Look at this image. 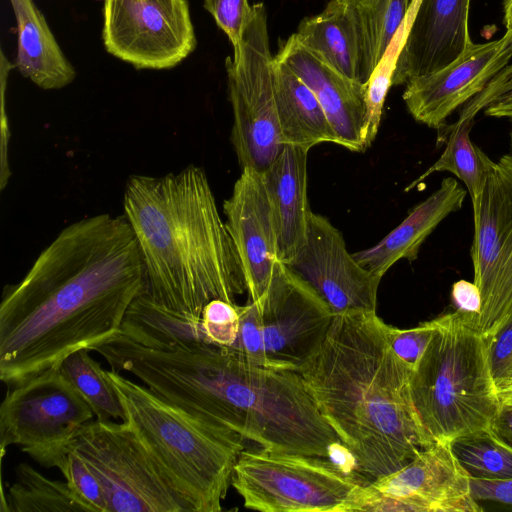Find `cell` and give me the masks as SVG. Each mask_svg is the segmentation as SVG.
Segmentation results:
<instances>
[{
    "label": "cell",
    "mask_w": 512,
    "mask_h": 512,
    "mask_svg": "<svg viewBox=\"0 0 512 512\" xmlns=\"http://www.w3.org/2000/svg\"><path fill=\"white\" fill-rule=\"evenodd\" d=\"M1 511L91 512L66 480L49 479L28 463H20L15 468V481L6 496L2 493Z\"/></svg>",
    "instance_id": "484cf974"
},
{
    "label": "cell",
    "mask_w": 512,
    "mask_h": 512,
    "mask_svg": "<svg viewBox=\"0 0 512 512\" xmlns=\"http://www.w3.org/2000/svg\"><path fill=\"white\" fill-rule=\"evenodd\" d=\"M481 512L450 443H434L399 470L362 485L349 512Z\"/></svg>",
    "instance_id": "5bb4252c"
},
{
    "label": "cell",
    "mask_w": 512,
    "mask_h": 512,
    "mask_svg": "<svg viewBox=\"0 0 512 512\" xmlns=\"http://www.w3.org/2000/svg\"><path fill=\"white\" fill-rule=\"evenodd\" d=\"M146 278L126 217L99 214L65 227L0 304V379L11 388L120 331Z\"/></svg>",
    "instance_id": "6da1fadb"
},
{
    "label": "cell",
    "mask_w": 512,
    "mask_h": 512,
    "mask_svg": "<svg viewBox=\"0 0 512 512\" xmlns=\"http://www.w3.org/2000/svg\"><path fill=\"white\" fill-rule=\"evenodd\" d=\"M204 7L228 36L233 47L236 46L252 14L248 0H204Z\"/></svg>",
    "instance_id": "d6a6232c"
},
{
    "label": "cell",
    "mask_w": 512,
    "mask_h": 512,
    "mask_svg": "<svg viewBox=\"0 0 512 512\" xmlns=\"http://www.w3.org/2000/svg\"><path fill=\"white\" fill-rule=\"evenodd\" d=\"M471 259L482 309L479 328L490 341L512 319V153L491 158L484 187L472 203Z\"/></svg>",
    "instance_id": "8fae6325"
},
{
    "label": "cell",
    "mask_w": 512,
    "mask_h": 512,
    "mask_svg": "<svg viewBox=\"0 0 512 512\" xmlns=\"http://www.w3.org/2000/svg\"><path fill=\"white\" fill-rule=\"evenodd\" d=\"M284 264L322 297L334 315L376 311L381 278L357 262L326 217L311 212L304 244Z\"/></svg>",
    "instance_id": "9a60e30c"
},
{
    "label": "cell",
    "mask_w": 512,
    "mask_h": 512,
    "mask_svg": "<svg viewBox=\"0 0 512 512\" xmlns=\"http://www.w3.org/2000/svg\"><path fill=\"white\" fill-rule=\"evenodd\" d=\"M274 88L284 144L310 150L320 143H335L329 120L311 88L275 57Z\"/></svg>",
    "instance_id": "cb8c5ba5"
},
{
    "label": "cell",
    "mask_w": 512,
    "mask_h": 512,
    "mask_svg": "<svg viewBox=\"0 0 512 512\" xmlns=\"http://www.w3.org/2000/svg\"><path fill=\"white\" fill-rule=\"evenodd\" d=\"M511 58L512 27L497 40L471 42L446 67L405 84L406 108L417 122L440 131L448 116L480 93Z\"/></svg>",
    "instance_id": "2e32d148"
},
{
    "label": "cell",
    "mask_w": 512,
    "mask_h": 512,
    "mask_svg": "<svg viewBox=\"0 0 512 512\" xmlns=\"http://www.w3.org/2000/svg\"><path fill=\"white\" fill-rule=\"evenodd\" d=\"M473 497L480 502H493L512 510V479L489 481L471 479Z\"/></svg>",
    "instance_id": "e575fe53"
},
{
    "label": "cell",
    "mask_w": 512,
    "mask_h": 512,
    "mask_svg": "<svg viewBox=\"0 0 512 512\" xmlns=\"http://www.w3.org/2000/svg\"><path fill=\"white\" fill-rule=\"evenodd\" d=\"M95 417L91 407L58 368L8 388L0 407V447L19 445L38 462L67 446Z\"/></svg>",
    "instance_id": "7c38bea8"
},
{
    "label": "cell",
    "mask_w": 512,
    "mask_h": 512,
    "mask_svg": "<svg viewBox=\"0 0 512 512\" xmlns=\"http://www.w3.org/2000/svg\"><path fill=\"white\" fill-rule=\"evenodd\" d=\"M67 447L96 476L106 512H194L126 422L93 419L75 432Z\"/></svg>",
    "instance_id": "ba28073f"
},
{
    "label": "cell",
    "mask_w": 512,
    "mask_h": 512,
    "mask_svg": "<svg viewBox=\"0 0 512 512\" xmlns=\"http://www.w3.org/2000/svg\"><path fill=\"white\" fill-rule=\"evenodd\" d=\"M469 8L470 0H415L392 85L434 73L461 55L472 42Z\"/></svg>",
    "instance_id": "ac0fdd59"
},
{
    "label": "cell",
    "mask_w": 512,
    "mask_h": 512,
    "mask_svg": "<svg viewBox=\"0 0 512 512\" xmlns=\"http://www.w3.org/2000/svg\"><path fill=\"white\" fill-rule=\"evenodd\" d=\"M510 148H511V153H512V131L510 132Z\"/></svg>",
    "instance_id": "ab89813d"
},
{
    "label": "cell",
    "mask_w": 512,
    "mask_h": 512,
    "mask_svg": "<svg viewBox=\"0 0 512 512\" xmlns=\"http://www.w3.org/2000/svg\"><path fill=\"white\" fill-rule=\"evenodd\" d=\"M39 464L46 468H58L73 492L91 512H106L105 497L96 476L69 447L52 451Z\"/></svg>",
    "instance_id": "f1b7e54d"
},
{
    "label": "cell",
    "mask_w": 512,
    "mask_h": 512,
    "mask_svg": "<svg viewBox=\"0 0 512 512\" xmlns=\"http://www.w3.org/2000/svg\"><path fill=\"white\" fill-rule=\"evenodd\" d=\"M223 212L243 268L249 301H258L279 262L277 227L263 174L243 169L223 203Z\"/></svg>",
    "instance_id": "e0dca14e"
},
{
    "label": "cell",
    "mask_w": 512,
    "mask_h": 512,
    "mask_svg": "<svg viewBox=\"0 0 512 512\" xmlns=\"http://www.w3.org/2000/svg\"><path fill=\"white\" fill-rule=\"evenodd\" d=\"M240 306L221 299L205 305L201 315V326L207 341L231 347L239 331Z\"/></svg>",
    "instance_id": "4dcf8cb0"
},
{
    "label": "cell",
    "mask_w": 512,
    "mask_h": 512,
    "mask_svg": "<svg viewBox=\"0 0 512 512\" xmlns=\"http://www.w3.org/2000/svg\"><path fill=\"white\" fill-rule=\"evenodd\" d=\"M233 50L225 64L233 110L231 142L241 169L263 174L284 146L275 98V56L263 3L252 5L250 20Z\"/></svg>",
    "instance_id": "30bf717a"
},
{
    "label": "cell",
    "mask_w": 512,
    "mask_h": 512,
    "mask_svg": "<svg viewBox=\"0 0 512 512\" xmlns=\"http://www.w3.org/2000/svg\"><path fill=\"white\" fill-rule=\"evenodd\" d=\"M309 150L291 144L263 173L278 233L279 261H290L306 240L311 210L307 195Z\"/></svg>",
    "instance_id": "7402d4cb"
},
{
    "label": "cell",
    "mask_w": 512,
    "mask_h": 512,
    "mask_svg": "<svg viewBox=\"0 0 512 512\" xmlns=\"http://www.w3.org/2000/svg\"><path fill=\"white\" fill-rule=\"evenodd\" d=\"M345 1L357 3V2H360L361 0H345Z\"/></svg>",
    "instance_id": "60d3db41"
},
{
    "label": "cell",
    "mask_w": 512,
    "mask_h": 512,
    "mask_svg": "<svg viewBox=\"0 0 512 512\" xmlns=\"http://www.w3.org/2000/svg\"><path fill=\"white\" fill-rule=\"evenodd\" d=\"M10 3L18 35L14 67L44 90L61 89L72 83L76 71L34 0H10Z\"/></svg>",
    "instance_id": "603a6c76"
},
{
    "label": "cell",
    "mask_w": 512,
    "mask_h": 512,
    "mask_svg": "<svg viewBox=\"0 0 512 512\" xmlns=\"http://www.w3.org/2000/svg\"><path fill=\"white\" fill-rule=\"evenodd\" d=\"M102 40L136 69L177 66L196 48L187 0H103Z\"/></svg>",
    "instance_id": "4fadbf2b"
},
{
    "label": "cell",
    "mask_w": 512,
    "mask_h": 512,
    "mask_svg": "<svg viewBox=\"0 0 512 512\" xmlns=\"http://www.w3.org/2000/svg\"><path fill=\"white\" fill-rule=\"evenodd\" d=\"M276 59L292 69L314 92L334 132L336 144L364 152L366 84L353 81L300 44L295 34L281 43Z\"/></svg>",
    "instance_id": "d6986e66"
},
{
    "label": "cell",
    "mask_w": 512,
    "mask_h": 512,
    "mask_svg": "<svg viewBox=\"0 0 512 512\" xmlns=\"http://www.w3.org/2000/svg\"><path fill=\"white\" fill-rule=\"evenodd\" d=\"M490 428L512 448V407L501 406Z\"/></svg>",
    "instance_id": "8d00e7d4"
},
{
    "label": "cell",
    "mask_w": 512,
    "mask_h": 512,
    "mask_svg": "<svg viewBox=\"0 0 512 512\" xmlns=\"http://www.w3.org/2000/svg\"><path fill=\"white\" fill-rule=\"evenodd\" d=\"M376 311L334 316L318 351L299 369L320 413L370 483L432 445L411 402V368L392 350Z\"/></svg>",
    "instance_id": "7a4b0ae2"
},
{
    "label": "cell",
    "mask_w": 512,
    "mask_h": 512,
    "mask_svg": "<svg viewBox=\"0 0 512 512\" xmlns=\"http://www.w3.org/2000/svg\"><path fill=\"white\" fill-rule=\"evenodd\" d=\"M239 311V331L231 347L260 365L295 371L318 351L335 316L322 297L281 261L264 295Z\"/></svg>",
    "instance_id": "52a82bcc"
},
{
    "label": "cell",
    "mask_w": 512,
    "mask_h": 512,
    "mask_svg": "<svg viewBox=\"0 0 512 512\" xmlns=\"http://www.w3.org/2000/svg\"><path fill=\"white\" fill-rule=\"evenodd\" d=\"M124 216L141 253L144 294L173 316L200 322L206 304H236L247 283L203 168L132 175L123 198Z\"/></svg>",
    "instance_id": "3957f363"
},
{
    "label": "cell",
    "mask_w": 512,
    "mask_h": 512,
    "mask_svg": "<svg viewBox=\"0 0 512 512\" xmlns=\"http://www.w3.org/2000/svg\"><path fill=\"white\" fill-rule=\"evenodd\" d=\"M436 322L409 377L416 418L432 444L490 428L501 407L478 315L455 309Z\"/></svg>",
    "instance_id": "8992f818"
},
{
    "label": "cell",
    "mask_w": 512,
    "mask_h": 512,
    "mask_svg": "<svg viewBox=\"0 0 512 512\" xmlns=\"http://www.w3.org/2000/svg\"><path fill=\"white\" fill-rule=\"evenodd\" d=\"M188 392L195 414L262 449L330 459L342 444L299 371L260 365L233 347L208 343Z\"/></svg>",
    "instance_id": "277c9868"
},
{
    "label": "cell",
    "mask_w": 512,
    "mask_h": 512,
    "mask_svg": "<svg viewBox=\"0 0 512 512\" xmlns=\"http://www.w3.org/2000/svg\"><path fill=\"white\" fill-rule=\"evenodd\" d=\"M126 422L166 472L194 512H219L245 439L234 430L191 413L144 384L106 370Z\"/></svg>",
    "instance_id": "5b68a950"
},
{
    "label": "cell",
    "mask_w": 512,
    "mask_h": 512,
    "mask_svg": "<svg viewBox=\"0 0 512 512\" xmlns=\"http://www.w3.org/2000/svg\"><path fill=\"white\" fill-rule=\"evenodd\" d=\"M489 357L496 383L512 369V319L490 341Z\"/></svg>",
    "instance_id": "836d02e7"
},
{
    "label": "cell",
    "mask_w": 512,
    "mask_h": 512,
    "mask_svg": "<svg viewBox=\"0 0 512 512\" xmlns=\"http://www.w3.org/2000/svg\"><path fill=\"white\" fill-rule=\"evenodd\" d=\"M302 46L343 76L367 84L374 65L357 3L330 0L304 18L295 33Z\"/></svg>",
    "instance_id": "ffe728a7"
},
{
    "label": "cell",
    "mask_w": 512,
    "mask_h": 512,
    "mask_svg": "<svg viewBox=\"0 0 512 512\" xmlns=\"http://www.w3.org/2000/svg\"><path fill=\"white\" fill-rule=\"evenodd\" d=\"M451 299L456 310L479 316L482 309V297L479 287L474 282L456 281L452 285Z\"/></svg>",
    "instance_id": "d590c367"
},
{
    "label": "cell",
    "mask_w": 512,
    "mask_h": 512,
    "mask_svg": "<svg viewBox=\"0 0 512 512\" xmlns=\"http://www.w3.org/2000/svg\"><path fill=\"white\" fill-rule=\"evenodd\" d=\"M450 446L471 479H512V448L491 428L460 436L454 439Z\"/></svg>",
    "instance_id": "83f0119b"
},
{
    "label": "cell",
    "mask_w": 512,
    "mask_h": 512,
    "mask_svg": "<svg viewBox=\"0 0 512 512\" xmlns=\"http://www.w3.org/2000/svg\"><path fill=\"white\" fill-rule=\"evenodd\" d=\"M466 195L467 190L455 178H444L396 228L376 245L353 253L354 258L381 279L399 260H416L426 238L448 215L462 208Z\"/></svg>",
    "instance_id": "44dd1931"
},
{
    "label": "cell",
    "mask_w": 512,
    "mask_h": 512,
    "mask_svg": "<svg viewBox=\"0 0 512 512\" xmlns=\"http://www.w3.org/2000/svg\"><path fill=\"white\" fill-rule=\"evenodd\" d=\"M480 111L486 116L512 122V64L506 65L480 93L461 107L457 120L474 119Z\"/></svg>",
    "instance_id": "f546056e"
},
{
    "label": "cell",
    "mask_w": 512,
    "mask_h": 512,
    "mask_svg": "<svg viewBox=\"0 0 512 512\" xmlns=\"http://www.w3.org/2000/svg\"><path fill=\"white\" fill-rule=\"evenodd\" d=\"M496 387L500 405L512 407V369L496 382Z\"/></svg>",
    "instance_id": "74e56055"
},
{
    "label": "cell",
    "mask_w": 512,
    "mask_h": 512,
    "mask_svg": "<svg viewBox=\"0 0 512 512\" xmlns=\"http://www.w3.org/2000/svg\"><path fill=\"white\" fill-rule=\"evenodd\" d=\"M436 326V318L409 329H399L389 325L388 337L391 348L411 370L427 348Z\"/></svg>",
    "instance_id": "1f68e13d"
},
{
    "label": "cell",
    "mask_w": 512,
    "mask_h": 512,
    "mask_svg": "<svg viewBox=\"0 0 512 512\" xmlns=\"http://www.w3.org/2000/svg\"><path fill=\"white\" fill-rule=\"evenodd\" d=\"M504 21L506 27L512 25V0H504Z\"/></svg>",
    "instance_id": "f35d334b"
},
{
    "label": "cell",
    "mask_w": 512,
    "mask_h": 512,
    "mask_svg": "<svg viewBox=\"0 0 512 512\" xmlns=\"http://www.w3.org/2000/svg\"><path fill=\"white\" fill-rule=\"evenodd\" d=\"M474 119L457 120L451 126H445L438 132L437 142L446 147L439 157L423 174L411 182L405 189L410 191L435 172H450L461 180L474 203L485 184L490 157L470 138Z\"/></svg>",
    "instance_id": "d4e9b609"
},
{
    "label": "cell",
    "mask_w": 512,
    "mask_h": 512,
    "mask_svg": "<svg viewBox=\"0 0 512 512\" xmlns=\"http://www.w3.org/2000/svg\"><path fill=\"white\" fill-rule=\"evenodd\" d=\"M364 483L331 459L244 449L231 486L248 509L262 512H349Z\"/></svg>",
    "instance_id": "9c48e42d"
},
{
    "label": "cell",
    "mask_w": 512,
    "mask_h": 512,
    "mask_svg": "<svg viewBox=\"0 0 512 512\" xmlns=\"http://www.w3.org/2000/svg\"><path fill=\"white\" fill-rule=\"evenodd\" d=\"M58 369L89 404L97 420H124L122 403L106 370L88 349L68 355Z\"/></svg>",
    "instance_id": "4316f807"
}]
</instances>
